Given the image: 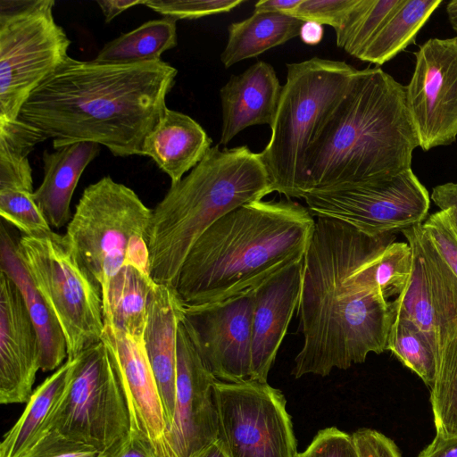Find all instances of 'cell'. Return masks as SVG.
Masks as SVG:
<instances>
[{"label": "cell", "mask_w": 457, "mask_h": 457, "mask_svg": "<svg viewBox=\"0 0 457 457\" xmlns=\"http://www.w3.org/2000/svg\"><path fill=\"white\" fill-rule=\"evenodd\" d=\"M395 241V233L372 236L343 221L317 217L303 259L298 303L303 344L291 374L328 376L386 350L396 318L379 292L351 286L347 277Z\"/></svg>", "instance_id": "obj_1"}, {"label": "cell", "mask_w": 457, "mask_h": 457, "mask_svg": "<svg viewBox=\"0 0 457 457\" xmlns=\"http://www.w3.org/2000/svg\"><path fill=\"white\" fill-rule=\"evenodd\" d=\"M177 74L162 60L111 63L69 56L34 90L19 119L53 138L54 149L89 142L114 156L139 155Z\"/></svg>", "instance_id": "obj_2"}, {"label": "cell", "mask_w": 457, "mask_h": 457, "mask_svg": "<svg viewBox=\"0 0 457 457\" xmlns=\"http://www.w3.org/2000/svg\"><path fill=\"white\" fill-rule=\"evenodd\" d=\"M418 146L405 86L380 67L357 70L307 153L304 195L395 177Z\"/></svg>", "instance_id": "obj_3"}, {"label": "cell", "mask_w": 457, "mask_h": 457, "mask_svg": "<svg viewBox=\"0 0 457 457\" xmlns=\"http://www.w3.org/2000/svg\"><path fill=\"white\" fill-rule=\"evenodd\" d=\"M315 220L292 199L257 200L214 222L189 251L176 291L184 305L212 303L253 290L303 260Z\"/></svg>", "instance_id": "obj_4"}, {"label": "cell", "mask_w": 457, "mask_h": 457, "mask_svg": "<svg viewBox=\"0 0 457 457\" xmlns=\"http://www.w3.org/2000/svg\"><path fill=\"white\" fill-rule=\"evenodd\" d=\"M272 192L259 153L247 145L211 147L153 210L148 243L153 280L175 288L189 251L205 230L227 213Z\"/></svg>", "instance_id": "obj_5"}, {"label": "cell", "mask_w": 457, "mask_h": 457, "mask_svg": "<svg viewBox=\"0 0 457 457\" xmlns=\"http://www.w3.org/2000/svg\"><path fill=\"white\" fill-rule=\"evenodd\" d=\"M356 71L344 61L320 57L287 64L270 139L259 153L273 192L303 198L307 153Z\"/></svg>", "instance_id": "obj_6"}, {"label": "cell", "mask_w": 457, "mask_h": 457, "mask_svg": "<svg viewBox=\"0 0 457 457\" xmlns=\"http://www.w3.org/2000/svg\"><path fill=\"white\" fill-rule=\"evenodd\" d=\"M153 210L130 187L105 176L86 187L66 226L65 239L105 293L125 265L150 274Z\"/></svg>", "instance_id": "obj_7"}, {"label": "cell", "mask_w": 457, "mask_h": 457, "mask_svg": "<svg viewBox=\"0 0 457 457\" xmlns=\"http://www.w3.org/2000/svg\"><path fill=\"white\" fill-rule=\"evenodd\" d=\"M17 253L64 335L67 360L101 341L102 291L64 236H21Z\"/></svg>", "instance_id": "obj_8"}, {"label": "cell", "mask_w": 457, "mask_h": 457, "mask_svg": "<svg viewBox=\"0 0 457 457\" xmlns=\"http://www.w3.org/2000/svg\"><path fill=\"white\" fill-rule=\"evenodd\" d=\"M54 0L0 1V121L19 119L29 97L69 57Z\"/></svg>", "instance_id": "obj_9"}, {"label": "cell", "mask_w": 457, "mask_h": 457, "mask_svg": "<svg viewBox=\"0 0 457 457\" xmlns=\"http://www.w3.org/2000/svg\"><path fill=\"white\" fill-rule=\"evenodd\" d=\"M104 453L129 437L130 420L110 353L101 340L76 358L65 393L48 432Z\"/></svg>", "instance_id": "obj_10"}, {"label": "cell", "mask_w": 457, "mask_h": 457, "mask_svg": "<svg viewBox=\"0 0 457 457\" xmlns=\"http://www.w3.org/2000/svg\"><path fill=\"white\" fill-rule=\"evenodd\" d=\"M218 440L228 457H297L287 401L268 382L216 380Z\"/></svg>", "instance_id": "obj_11"}, {"label": "cell", "mask_w": 457, "mask_h": 457, "mask_svg": "<svg viewBox=\"0 0 457 457\" xmlns=\"http://www.w3.org/2000/svg\"><path fill=\"white\" fill-rule=\"evenodd\" d=\"M313 217L335 219L378 236L420 225L428 218L430 196L411 169L387 179L308 193Z\"/></svg>", "instance_id": "obj_12"}, {"label": "cell", "mask_w": 457, "mask_h": 457, "mask_svg": "<svg viewBox=\"0 0 457 457\" xmlns=\"http://www.w3.org/2000/svg\"><path fill=\"white\" fill-rule=\"evenodd\" d=\"M253 312V290L217 303L184 305L181 323L217 380H252Z\"/></svg>", "instance_id": "obj_13"}, {"label": "cell", "mask_w": 457, "mask_h": 457, "mask_svg": "<svg viewBox=\"0 0 457 457\" xmlns=\"http://www.w3.org/2000/svg\"><path fill=\"white\" fill-rule=\"evenodd\" d=\"M414 55L406 100L420 146L428 151L457 138V37L429 38Z\"/></svg>", "instance_id": "obj_14"}, {"label": "cell", "mask_w": 457, "mask_h": 457, "mask_svg": "<svg viewBox=\"0 0 457 457\" xmlns=\"http://www.w3.org/2000/svg\"><path fill=\"white\" fill-rule=\"evenodd\" d=\"M101 340L116 369L126 400L131 434L137 436L153 457H175L157 384L144 341L104 323Z\"/></svg>", "instance_id": "obj_15"}, {"label": "cell", "mask_w": 457, "mask_h": 457, "mask_svg": "<svg viewBox=\"0 0 457 457\" xmlns=\"http://www.w3.org/2000/svg\"><path fill=\"white\" fill-rule=\"evenodd\" d=\"M216 380L180 321L177 336L175 408L170 428V442L175 457H195L218 439Z\"/></svg>", "instance_id": "obj_16"}, {"label": "cell", "mask_w": 457, "mask_h": 457, "mask_svg": "<svg viewBox=\"0 0 457 457\" xmlns=\"http://www.w3.org/2000/svg\"><path fill=\"white\" fill-rule=\"evenodd\" d=\"M40 370L37 329L17 285L0 274V403H28Z\"/></svg>", "instance_id": "obj_17"}, {"label": "cell", "mask_w": 457, "mask_h": 457, "mask_svg": "<svg viewBox=\"0 0 457 457\" xmlns=\"http://www.w3.org/2000/svg\"><path fill=\"white\" fill-rule=\"evenodd\" d=\"M302 272L303 260L289 264L253 289L252 380L267 382L298 308Z\"/></svg>", "instance_id": "obj_18"}, {"label": "cell", "mask_w": 457, "mask_h": 457, "mask_svg": "<svg viewBox=\"0 0 457 457\" xmlns=\"http://www.w3.org/2000/svg\"><path fill=\"white\" fill-rule=\"evenodd\" d=\"M283 86L274 68L259 61L220 88L222 110L219 145H228L239 132L254 125H272Z\"/></svg>", "instance_id": "obj_19"}, {"label": "cell", "mask_w": 457, "mask_h": 457, "mask_svg": "<svg viewBox=\"0 0 457 457\" xmlns=\"http://www.w3.org/2000/svg\"><path fill=\"white\" fill-rule=\"evenodd\" d=\"M184 304L174 287L156 284L147 309L144 345L170 428L177 378V336Z\"/></svg>", "instance_id": "obj_20"}, {"label": "cell", "mask_w": 457, "mask_h": 457, "mask_svg": "<svg viewBox=\"0 0 457 457\" xmlns=\"http://www.w3.org/2000/svg\"><path fill=\"white\" fill-rule=\"evenodd\" d=\"M212 143L197 121L167 107L145 137L139 155L153 159L174 185L203 160Z\"/></svg>", "instance_id": "obj_21"}, {"label": "cell", "mask_w": 457, "mask_h": 457, "mask_svg": "<svg viewBox=\"0 0 457 457\" xmlns=\"http://www.w3.org/2000/svg\"><path fill=\"white\" fill-rule=\"evenodd\" d=\"M99 146L80 142L44 152L43 181L32 196L51 227L61 228L70 222L75 188L84 170L98 155Z\"/></svg>", "instance_id": "obj_22"}, {"label": "cell", "mask_w": 457, "mask_h": 457, "mask_svg": "<svg viewBox=\"0 0 457 457\" xmlns=\"http://www.w3.org/2000/svg\"><path fill=\"white\" fill-rule=\"evenodd\" d=\"M15 242L4 225L0 231L1 271L10 277L21 291L26 308L37 329L40 345V370H57L67 358V345L55 316L34 285L21 261Z\"/></svg>", "instance_id": "obj_23"}, {"label": "cell", "mask_w": 457, "mask_h": 457, "mask_svg": "<svg viewBox=\"0 0 457 457\" xmlns=\"http://www.w3.org/2000/svg\"><path fill=\"white\" fill-rule=\"evenodd\" d=\"M75 359L67 360L32 393L25 410L0 445V457H23L48 431L69 384Z\"/></svg>", "instance_id": "obj_24"}, {"label": "cell", "mask_w": 457, "mask_h": 457, "mask_svg": "<svg viewBox=\"0 0 457 457\" xmlns=\"http://www.w3.org/2000/svg\"><path fill=\"white\" fill-rule=\"evenodd\" d=\"M155 286L149 273L133 265L123 266L103 295L104 323L136 340H143Z\"/></svg>", "instance_id": "obj_25"}, {"label": "cell", "mask_w": 457, "mask_h": 457, "mask_svg": "<svg viewBox=\"0 0 457 457\" xmlns=\"http://www.w3.org/2000/svg\"><path fill=\"white\" fill-rule=\"evenodd\" d=\"M303 22L284 13L253 12L248 18L228 26L220 61L225 68H229L238 62L256 57L299 37Z\"/></svg>", "instance_id": "obj_26"}, {"label": "cell", "mask_w": 457, "mask_h": 457, "mask_svg": "<svg viewBox=\"0 0 457 457\" xmlns=\"http://www.w3.org/2000/svg\"><path fill=\"white\" fill-rule=\"evenodd\" d=\"M441 0H400L357 59L382 65L415 43Z\"/></svg>", "instance_id": "obj_27"}, {"label": "cell", "mask_w": 457, "mask_h": 457, "mask_svg": "<svg viewBox=\"0 0 457 457\" xmlns=\"http://www.w3.org/2000/svg\"><path fill=\"white\" fill-rule=\"evenodd\" d=\"M176 20L162 17L145 22L106 43L96 62L136 63L161 60V55L178 44Z\"/></svg>", "instance_id": "obj_28"}, {"label": "cell", "mask_w": 457, "mask_h": 457, "mask_svg": "<svg viewBox=\"0 0 457 457\" xmlns=\"http://www.w3.org/2000/svg\"><path fill=\"white\" fill-rule=\"evenodd\" d=\"M405 239L412 249V270L405 288L392 303L396 317L405 319L421 329L436 349L439 357L445 328L430 291L420 249L412 239Z\"/></svg>", "instance_id": "obj_29"}, {"label": "cell", "mask_w": 457, "mask_h": 457, "mask_svg": "<svg viewBox=\"0 0 457 457\" xmlns=\"http://www.w3.org/2000/svg\"><path fill=\"white\" fill-rule=\"evenodd\" d=\"M412 270V249L408 242H393L356 268L348 283L360 289L379 292L386 299L399 295Z\"/></svg>", "instance_id": "obj_30"}, {"label": "cell", "mask_w": 457, "mask_h": 457, "mask_svg": "<svg viewBox=\"0 0 457 457\" xmlns=\"http://www.w3.org/2000/svg\"><path fill=\"white\" fill-rule=\"evenodd\" d=\"M430 403L436 434L457 436V320L448 325L442 341Z\"/></svg>", "instance_id": "obj_31"}, {"label": "cell", "mask_w": 457, "mask_h": 457, "mask_svg": "<svg viewBox=\"0 0 457 457\" xmlns=\"http://www.w3.org/2000/svg\"><path fill=\"white\" fill-rule=\"evenodd\" d=\"M422 224V223H421ZM421 224L402 230L420 249L430 291L444 328L457 320V277L448 267Z\"/></svg>", "instance_id": "obj_32"}, {"label": "cell", "mask_w": 457, "mask_h": 457, "mask_svg": "<svg viewBox=\"0 0 457 457\" xmlns=\"http://www.w3.org/2000/svg\"><path fill=\"white\" fill-rule=\"evenodd\" d=\"M386 350L416 373L431 389L436 376L438 353L427 335L412 322L396 317L387 337Z\"/></svg>", "instance_id": "obj_33"}, {"label": "cell", "mask_w": 457, "mask_h": 457, "mask_svg": "<svg viewBox=\"0 0 457 457\" xmlns=\"http://www.w3.org/2000/svg\"><path fill=\"white\" fill-rule=\"evenodd\" d=\"M400 0H357L335 29L338 47L357 58Z\"/></svg>", "instance_id": "obj_34"}, {"label": "cell", "mask_w": 457, "mask_h": 457, "mask_svg": "<svg viewBox=\"0 0 457 457\" xmlns=\"http://www.w3.org/2000/svg\"><path fill=\"white\" fill-rule=\"evenodd\" d=\"M33 193L22 188H0V215L22 236H43L53 231L34 202Z\"/></svg>", "instance_id": "obj_35"}, {"label": "cell", "mask_w": 457, "mask_h": 457, "mask_svg": "<svg viewBox=\"0 0 457 457\" xmlns=\"http://www.w3.org/2000/svg\"><path fill=\"white\" fill-rule=\"evenodd\" d=\"M244 2L245 0H147L144 5L163 17L178 21L229 12Z\"/></svg>", "instance_id": "obj_36"}, {"label": "cell", "mask_w": 457, "mask_h": 457, "mask_svg": "<svg viewBox=\"0 0 457 457\" xmlns=\"http://www.w3.org/2000/svg\"><path fill=\"white\" fill-rule=\"evenodd\" d=\"M357 0H302L290 14L303 21H314L337 29Z\"/></svg>", "instance_id": "obj_37"}, {"label": "cell", "mask_w": 457, "mask_h": 457, "mask_svg": "<svg viewBox=\"0 0 457 457\" xmlns=\"http://www.w3.org/2000/svg\"><path fill=\"white\" fill-rule=\"evenodd\" d=\"M297 457H360L352 435L329 427L320 430Z\"/></svg>", "instance_id": "obj_38"}, {"label": "cell", "mask_w": 457, "mask_h": 457, "mask_svg": "<svg viewBox=\"0 0 457 457\" xmlns=\"http://www.w3.org/2000/svg\"><path fill=\"white\" fill-rule=\"evenodd\" d=\"M424 231L439 253L457 277V237L445 212L439 211L428 216L421 224Z\"/></svg>", "instance_id": "obj_39"}, {"label": "cell", "mask_w": 457, "mask_h": 457, "mask_svg": "<svg viewBox=\"0 0 457 457\" xmlns=\"http://www.w3.org/2000/svg\"><path fill=\"white\" fill-rule=\"evenodd\" d=\"M111 453H100L50 431L23 457H110Z\"/></svg>", "instance_id": "obj_40"}, {"label": "cell", "mask_w": 457, "mask_h": 457, "mask_svg": "<svg viewBox=\"0 0 457 457\" xmlns=\"http://www.w3.org/2000/svg\"><path fill=\"white\" fill-rule=\"evenodd\" d=\"M352 436L360 457H402L395 443L377 430L361 428Z\"/></svg>", "instance_id": "obj_41"}, {"label": "cell", "mask_w": 457, "mask_h": 457, "mask_svg": "<svg viewBox=\"0 0 457 457\" xmlns=\"http://www.w3.org/2000/svg\"><path fill=\"white\" fill-rule=\"evenodd\" d=\"M431 199L446 213L453 233L457 237V182H448L436 186L432 189Z\"/></svg>", "instance_id": "obj_42"}, {"label": "cell", "mask_w": 457, "mask_h": 457, "mask_svg": "<svg viewBox=\"0 0 457 457\" xmlns=\"http://www.w3.org/2000/svg\"><path fill=\"white\" fill-rule=\"evenodd\" d=\"M418 457H457V436H445L436 433L432 442Z\"/></svg>", "instance_id": "obj_43"}, {"label": "cell", "mask_w": 457, "mask_h": 457, "mask_svg": "<svg viewBox=\"0 0 457 457\" xmlns=\"http://www.w3.org/2000/svg\"><path fill=\"white\" fill-rule=\"evenodd\" d=\"M99 5L106 23H109L116 16L124 11L138 4H145L144 0H101L96 1Z\"/></svg>", "instance_id": "obj_44"}, {"label": "cell", "mask_w": 457, "mask_h": 457, "mask_svg": "<svg viewBox=\"0 0 457 457\" xmlns=\"http://www.w3.org/2000/svg\"><path fill=\"white\" fill-rule=\"evenodd\" d=\"M302 0H261L254 4L253 12H276L290 15Z\"/></svg>", "instance_id": "obj_45"}, {"label": "cell", "mask_w": 457, "mask_h": 457, "mask_svg": "<svg viewBox=\"0 0 457 457\" xmlns=\"http://www.w3.org/2000/svg\"><path fill=\"white\" fill-rule=\"evenodd\" d=\"M110 457H153L140 439L130 433L129 437Z\"/></svg>", "instance_id": "obj_46"}, {"label": "cell", "mask_w": 457, "mask_h": 457, "mask_svg": "<svg viewBox=\"0 0 457 457\" xmlns=\"http://www.w3.org/2000/svg\"><path fill=\"white\" fill-rule=\"evenodd\" d=\"M323 35L322 25L314 21H304L299 32L301 40L309 46H316L320 43Z\"/></svg>", "instance_id": "obj_47"}, {"label": "cell", "mask_w": 457, "mask_h": 457, "mask_svg": "<svg viewBox=\"0 0 457 457\" xmlns=\"http://www.w3.org/2000/svg\"><path fill=\"white\" fill-rule=\"evenodd\" d=\"M195 457H228L224 451L220 442L217 439L215 442L211 444Z\"/></svg>", "instance_id": "obj_48"}, {"label": "cell", "mask_w": 457, "mask_h": 457, "mask_svg": "<svg viewBox=\"0 0 457 457\" xmlns=\"http://www.w3.org/2000/svg\"><path fill=\"white\" fill-rule=\"evenodd\" d=\"M446 13L451 27L457 33V0L448 2L446 4Z\"/></svg>", "instance_id": "obj_49"}]
</instances>
